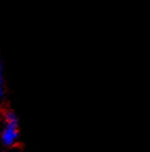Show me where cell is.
<instances>
[{
    "instance_id": "cell-3",
    "label": "cell",
    "mask_w": 150,
    "mask_h": 152,
    "mask_svg": "<svg viewBox=\"0 0 150 152\" xmlns=\"http://www.w3.org/2000/svg\"><path fill=\"white\" fill-rule=\"evenodd\" d=\"M1 82H2V67L0 65V85H1Z\"/></svg>"
},
{
    "instance_id": "cell-2",
    "label": "cell",
    "mask_w": 150,
    "mask_h": 152,
    "mask_svg": "<svg viewBox=\"0 0 150 152\" xmlns=\"http://www.w3.org/2000/svg\"><path fill=\"white\" fill-rule=\"evenodd\" d=\"M5 120H7V124H12V125H17V122H18V119L17 116L15 115V113L12 111H7L5 113Z\"/></svg>"
},
{
    "instance_id": "cell-1",
    "label": "cell",
    "mask_w": 150,
    "mask_h": 152,
    "mask_svg": "<svg viewBox=\"0 0 150 152\" xmlns=\"http://www.w3.org/2000/svg\"><path fill=\"white\" fill-rule=\"evenodd\" d=\"M18 137V131H17V125L7 124L5 129L2 131V142L4 145L11 146L15 143Z\"/></svg>"
},
{
    "instance_id": "cell-4",
    "label": "cell",
    "mask_w": 150,
    "mask_h": 152,
    "mask_svg": "<svg viewBox=\"0 0 150 152\" xmlns=\"http://www.w3.org/2000/svg\"><path fill=\"white\" fill-rule=\"evenodd\" d=\"M2 96H3V89H2V87L0 86V98H1Z\"/></svg>"
}]
</instances>
